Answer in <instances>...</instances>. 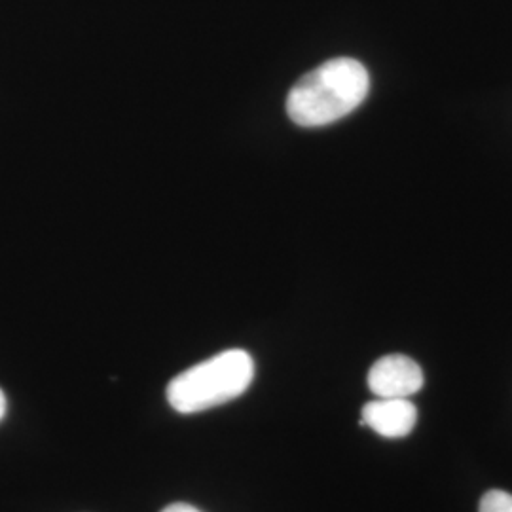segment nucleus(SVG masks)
Listing matches in <instances>:
<instances>
[{"label": "nucleus", "mask_w": 512, "mask_h": 512, "mask_svg": "<svg viewBox=\"0 0 512 512\" xmlns=\"http://www.w3.org/2000/svg\"><path fill=\"white\" fill-rule=\"evenodd\" d=\"M370 76L351 57H336L302 76L287 97V114L296 126L321 128L357 109L368 95Z\"/></svg>", "instance_id": "obj_1"}, {"label": "nucleus", "mask_w": 512, "mask_h": 512, "mask_svg": "<svg viewBox=\"0 0 512 512\" xmlns=\"http://www.w3.org/2000/svg\"><path fill=\"white\" fill-rule=\"evenodd\" d=\"M253 378V357L245 349H228L175 376L165 395L179 414H198L238 399Z\"/></svg>", "instance_id": "obj_2"}, {"label": "nucleus", "mask_w": 512, "mask_h": 512, "mask_svg": "<svg viewBox=\"0 0 512 512\" xmlns=\"http://www.w3.org/2000/svg\"><path fill=\"white\" fill-rule=\"evenodd\" d=\"M425 384L421 366L406 355H385L368 372V387L378 399H410Z\"/></svg>", "instance_id": "obj_3"}, {"label": "nucleus", "mask_w": 512, "mask_h": 512, "mask_svg": "<svg viewBox=\"0 0 512 512\" xmlns=\"http://www.w3.org/2000/svg\"><path fill=\"white\" fill-rule=\"evenodd\" d=\"M363 425L384 439H403L412 433L418 410L410 399H378L365 404Z\"/></svg>", "instance_id": "obj_4"}, {"label": "nucleus", "mask_w": 512, "mask_h": 512, "mask_svg": "<svg viewBox=\"0 0 512 512\" xmlns=\"http://www.w3.org/2000/svg\"><path fill=\"white\" fill-rule=\"evenodd\" d=\"M480 512H512V494L490 490L480 499Z\"/></svg>", "instance_id": "obj_5"}, {"label": "nucleus", "mask_w": 512, "mask_h": 512, "mask_svg": "<svg viewBox=\"0 0 512 512\" xmlns=\"http://www.w3.org/2000/svg\"><path fill=\"white\" fill-rule=\"evenodd\" d=\"M162 512H202L200 509H196L194 505H188V503H173V505H167Z\"/></svg>", "instance_id": "obj_6"}, {"label": "nucleus", "mask_w": 512, "mask_h": 512, "mask_svg": "<svg viewBox=\"0 0 512 512\" xmlns=\"http://www.w3.org/2000/svg\"><path fill=\"white\" fill-rule=\"evenodd\" d=\"M6 395H4V391L0 389V420L6 416Z\"/></svg>", "instance_id": "obj_7"}]
</instances>
